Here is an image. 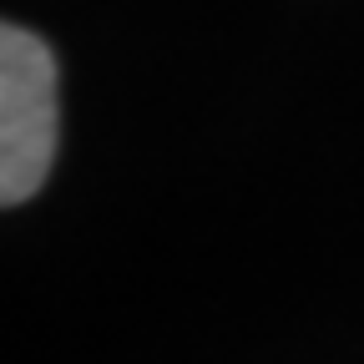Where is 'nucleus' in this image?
Returning a JSON list of instances; mask_svg holds the SVG:
<instances>
[{"label":"nucleus","mask_w":364,"mask_h":364,"mask_svg":"<svg viewBox=\"0 0 364 364\" xmlns=\"http://www.w3.org/2000/svg\"><path fill=\"white\" fill-rule=\"evenodd\" d=\"M56 157V56L36 31H0V203H26Z\"/></svg>","instance_id":"obj_1"}]
</instances>
